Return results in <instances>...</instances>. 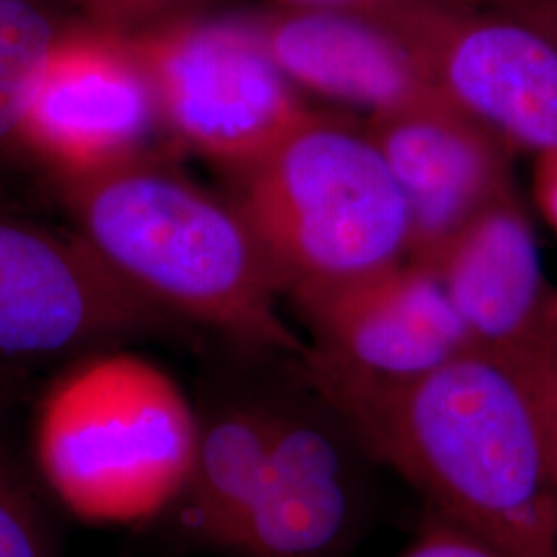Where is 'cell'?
<instances>
[{
  "label": "cell",
  "mask_w": 557,
  "mask_h": 557,
  "mask_svg": "<svg viewBox=\"0 0 557 557\" xmlns=\"http://www.w3.org/2000/svg\"><path fill=\"white\" fill-rule=\"evenodd\" d=\"M533 195L541 215L557 234V151L535 158Z\"/></svg>",
  "instance_id": "ffe728a7"
},
{
  "label": "cell",
  "mask_w": 557,
  "mask_h": 557,
  "mask_svg": "<svg viewBox=\"0 0 557 557\" xmlns=\"http://www.w3.org/2000/svg\"><path fill=\"white\" fill-rule=\"evenodd\" d=\"M533 366H535V376H537L545 432H547V442H549L557 478V301L549 326H547V333L541 341L537 354L533 358Z\"/></svg>",
  "instance_id": "d6986e66"
},
{
  "label": "cell",
  "mask_w": 557,
  "mask_h": 557,
  "mask_svg": "<svg viewBox=\"0 0 557 557\" xmlns=\"http://www.w3.org/2000/svg\"><path fill=\"white\" fill-rule=\"evenodd\" d=\"M440 94L515 151H557V44L485 4L398 0L376 15Z\"/></svg>",
  "instance_id": "8992f818"
},
{
  "label": "cell",
  "mask_w": 557,
  "mask_h": 557,
  "mask_svg": "<svg viewBox=\"0 0 557 557\" xmlns=\"http://www.w3.org/2000/svg\"><path fill=\"white\" fill-rule=\"evenodd\" d=\"M20 382L15 374V363L0 358V413L15 400Z\"/></svg>",
  "instance_id": "7402d4cb"
},
{
  "label": "cell",
  "mask_w": 557,
  "mask_h": 557,
  "mask_svg": "<svg viewBox=\"0 0 557 557\" xmlns=\"http://www.w3.org/2000/svg\"><path fill=\"white\" fill-rule=\"evenodd\" d=\"M289 298L310 349L366 379H416L473 347L436 273L418 260Z\"/></svg>",
  "instance_id": "30bf717a"
},
{
  "label": "cell",
  "mask_w": 557,
  "mask_h": 557,
  "mask_svg": "<svg viewBox=\"0 0 557 557\" xmlns=\"http://www.w3.org/2000/svg\"><path fill=\"white\" fill-rule=\"evenodd\" d=\"M0 557H59L50 522L27 483L0 455Z\"/></svg>",
  "instance_id": "2e32d148"
},
{
  "label": "cell",
  "mask_w": 557,
  "mask_h": 557,
  "mask_svg": "<svg viewBox=\"0 0 557 557\" xmlns=\"http://www.w3.org/2000/svg\"><path fill=\"white\" fill-rule=\"evenodd\" d=\"M156 124L158 103L126 38L69 27L36 81L23 145L60 178H85L143 158Z\"/></svg>",
  "instance_id": "9c48e42d"
},
{
  "label": "cell",
  "mask_w": 557,
  "mask_h": 557,
  "mask_svg": "<svg viewBox=\"0 0 557 557\" xmlns=\"http://www.w3.org/2000/svg\"><path fill=\"white\" fill-rule=\"evenodd\" d=\"M197 411L151 361L98 351L46 393L34 430L44 483L73 517L139 524L172 510L193 467Z\"/></svg>",
  "instance_id": "3957f363"
},
{
  "label": "cell",
  "mask_w": 557,
  "mask_h": 557,
  "mask_svg": "<svg viewBox=\"0 0 557 557\" xmlns=\"http://www.w3.org/2000/svg\"><path fill=\"white\" fill-rule=\"evenodd\" d=\"M278 398L230 397L197 413L188 481L172 508L178 529L221 552L259 487L277 428Z\"/></svg>",
  "instance_id": "5bb4252c"
},
{
  "label": "cell",
  "mask_w": 557,
  "mask_h": 557,
  "mask_svg": "<svg viewBox=\"0 0 557 557\" xmlns=\"http://www.w3.org/2000/svg\"><path fill=\"white\" fill-rule=\"evenodd\" d=\"M66 29L46 0H0V158L23 145L36 81Z\"/></svg>",
  "instance_id": "9a60e30c"
},
{
  "label": "cell",
  "mask_w": 557,
  "mask_h": 557,
  "mask_svg": "<svg viewBox=\"0 0 557 557\" xmlns=\"http://www.w3.org/2000/svg\"><path fill=\"white\" fill-rule=\"evenodd\" d=\"M94 25L122 36L174 20L186 0H79Z\"/></svg>",
  "instance_id": "ac0fdd59"
},
{
  "label": "cell",
  "mask_w": 557,
  "mask_h": 557,
  "mask_svg": "<svg viewBox=\"0 0 557 557\" xmlns=\"http://www.w3.org/2000/svg\"><path fill=\"white\" fill-rule=\"evenodd\" d=\"M79 232L0 211V358L50 361L106 351L174 322Z\"/></svg>",
  "instance_id": "52a82bcc"
},
{
  "label": "cell",
  "mask_w": 557,
  "mask_h": 557,
  "mask_svg": "<svg viewBox=\"0 0 557 557\" xmlns=\"http://www.w3.org/2000/svg\"><path fill=\"white\" fill-rule=\"evenodd\" d=\"M296 376L434 515L508 557H557V478L533 359L469 347L416 379H366L308 345Z\"/></svg>",
  "instance_id": "6da1fadb"
},
{
  "label": "cell",
  "mask_w": 557,
  "mask_h": 557,
  "mask_svg": "<svg viewBox=\"0 0 557 557\" xmlns=\"http://www.w3.org/2000/svg\"><path fill=\"white\" fill-rule=\"evenodd\" d=\"M407 2H462V4H481L483 0H407Z\"/></svg>",
  "instance_id": "603a6c76"
},
{
  "label": "cell",
  "mask_w": 557,
  "mask_h": 557,
  "mask_svg": "<svg viewBox=\"0 0 557 557\" xmlns=\"http://www.w3.org/2000/svg\"><path fill=\"white\" fill-rule=\"evenodd\" d=\"M124 38L149 79L161 124L236 174L314 114L250 20L178 15Z\"/></svg>",
  "instance_id": "5b68a950"
},
{
  "label": "cell",
  "mask_w": 557,
  "mask_h": 557,
  "mask_svg": "<svg viewBox=\"0 0 557 557\" xmlns=\"http://www.w3.org/2000/svg\"><path fill=\"white\" fill-rule=\"evenodd\" d=\"M277 2L278 7H289V9H326V11L379 15L398 0H277Z\"/></svg>",
  "instance_id": "44dd1931"
},
{
  "label": "cell",
  "mask_w": 557,
  "mask_h": 557,
  "mask_svg": "<svg viewBox=\"0 0 557 557\" xmlns=\"http://www.w3.org/2000/svg\"><path fill=\"white\" fill-rule=\"evenodd\" d=\"M62 195L81 236L172 319L287 359L308 351L278 312L281 278L238 205L145 156L62 180Z\"/></svg>",
  "instance_id": "7a4b0ae2"
},
{
  "label": "cell",
  "mask_w": 557,
  "mask_h": 557,
  "mask_svg": "<svg viewBox=\"0 0 557 557\" xmlns=\"http://www.w3.org/2000/svg\"><path fill=\"white\" fill-rule=\"evenodd\" d=\"M400 557H508L473 531L430 515Z\"/></svg>",
  "instance_id": "e0dca14e"
},
{
  "label": "cell",
  "mask_w": 557,
  "mask_h": 557,
  "mask_svg": "<svg viewBox=\"0 0 557 557\" xmlns=\"http://www.w3.org/2000/svg\"><path fill=\"white\" fill-rule=\"evenodd\" d=\"M278 398L262 479L221 552L236 557H337L356 533L363 448L337 411L301 380Z\"/></svg>",
  "instance_id": "ba28073f"
},
{
  "label": "cell",
  "mask_w": 557,
  "mask_h": 557,
  "mask_svg": "<svg viewBox=\"0 0 557 557\" xmlns=\"http://www.w3.org/2000/svg\"><path fill=\"white\" fill-rule=\"evenodd\" d=\"M250 23L296 87L370 114L444 98L411 48L376 15L277 7Z\"/></svg>",
  "instance_id": "4fadbf2b"
},
{
  "label": "cell",
  "mask_w": 557,
  "mask_h": 557,
  "mask_svg": "<svg viewBox=\"0 0 557 557\" xmlns=\"http://www.w3.org/2000/svg\"><path fill=\"white\" fill-rule=\"evenodd\" d=\"M363 131L407 202L411 260L430 264L469 221L515 190V149L446 98L370 114Z\"/></svg>",
  "instance_id": "8fae6325"
},
{
  "label": "cell",
  "mask_w": 557,
  "mask_h": 557,
  "mask_svg": "<svg viewBox=\"0 0 557 557\" xmlns=\"http://www.w3.org/2000/svg\"><path fill=\"white\" fill-rule=\"evenodd\" d=\"M471 345L533 359L557 301L517 188L481 211L428 264Z\"/></svg>",
  "instance_id": "7c38bea8"
},
{
  "label": "cell",
  "mask_w": 557,
  "mask_h": 557,
  "mask_svg": "<svg viewBox=\"0 0 557 557\" xmlns=\"http://www.w3.org/2000/svg\"><path fill=\"white\" fill-rule=\"evenodd\" d=\"M238 176L236 205L283 296L363 277L411 255L407 202L366 131L312 114Z\"/></svg>",
  "instance_id": "277c9868"
}]
</instances>
